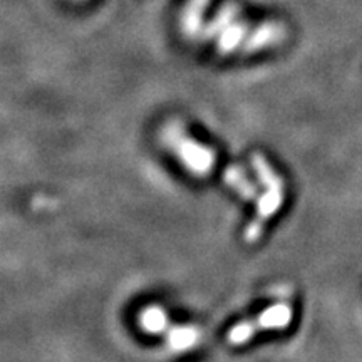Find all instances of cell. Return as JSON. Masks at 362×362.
<instances>
[{
  "mask_svg": "<svg viewBox=\"0 0 362 362\" xmlns=\"http://www.w3.org/2000/svg\"><path fill=\"white\" fill-rule=\"evenodd\" d=\"M287 37V27L279 21L253 22L240 7L226 2L211 17H205L189 42L210 45L220 56H250L280 45Z\"/></svg>",
  "mask_w": 362,
  "mask_h": 362,
  "instance_id": "cell-1",
  "label": "cell"
},
{
  "mask_svg": "<svg viewBox=\"0 0 362 362\" xmlns=\"http://www.w3.org/2000/svg\"><path fill=\"white\" fill-rule=\"evenodd\" d=\"M223 180L230 188L235 189V192H237L242 198H245V200H255L257 194H259L257 193L255 185L248 180L245 171L237 165L226 166L223 170Z\"/></svg>",
  "mask_w": 362,
  "mask_h": 362,
  "instance_id": "cell-7",
  "label": "cell"
},
{
  "mask_svg": "<svg viewBox=\"0 0 362 362\" xmlns=\"http://www.w3.org/2000/svg\"><path fill=\"white\" fill-rule=\"evenodd\" d=\"M160 141L181 166L197 178H206L216 166L215 151L194 139L187 126L176 117L166 121L160 129Z\"/></svg>",
  "mask_w": 362,
  "mask_h": 362,
  "instance_id": "cell-2",
  "label": "cell"
},
{
  "mask_svg": "<svg viewBox=\"0 0 362 362\" xmlns=\"http://www.w3.org/2000/svg\"><path fill=\"white\" fill-rule=\"evenodd\" d=\"M292 307L284 304V302H279V304L267 307L257 317L235 324L228 330V334H226V341L232 344V346H243V344L252 341L262 330L287 329L292 322Z\"/></svg>",
  "mask_w": 362,
  "mask_h": 362,
  "instance_id": "cell-4",
  "label": "cell"
},
{
  "mask_svg": "<svg viewBox=\"0 0 362 362\" xmlns=\"http://www.w3.org/2000/svg\"><path fill=\"white\" fill-rule=\"evenodd\" d=\"M252 166L255 170L257 178L262 185H264L265 192L259 198V205H257L255 216L250 223L247 225L245 232H243V238L248 243H255L260 238L264 226L272 216L282 208L285 200V185L284 178L277 171L272 168V165L267 161L265 156L260 153H253L252 155Z\"/></svg>",
  "mask_w": 362,
  "mask_h": 362,
  "instance_id": "cell-3",
  "label": "cell"
},
{
  "mask_svg": "<svg viewBox=\"0 0 362 362\" xmlns=\"http://www.w3.org/2000/svg\"><path fill=\"white\" fill-rule=\"evenodd\" d=\"M76 2H84V0H76Z\"/></svg>",
  "mask_w": 362,
  "mask_h": 362,
  "instance_id": "cell-9",
  "label": "cell"
},
{
  "mask_svg": "<svg viewBox=\"0 0 362 362\" xmlns=\"http://www.w3.org/2000/svg\"><path fill=\"white\" fill-rule=\"evenodd\" d=\"M211 0H187L180 13V30L183 37L192 40L206 17Z\"/></svg>",
  "mask_w": 362,
  "mask_h": 362,
  "instance_id": "cell-5",
  "label": "cell"
},
{
  "mask_svg": "<svg viewBox=\"0 0 362 362\" xmlns=\"http://www.w3.org/2000/svg\"><path fill=\"white\" fill-rule=\"evenodd\" d=\"M138 320L144 332H149V334L165 332V330H168V325H170L168 315H166L165 309L160 305L144 307V309L139 312Z\"/></svg>",
  "mask_w": 362,
  "mask_h": 362,
  "instance_id": "cell-8",
  "label": "cell"
},
{
  "mask_svg": "<svg viewBox=\"0 0 362 362\" xmlns=\"http://www.w3.org/2000/svg\"><path fill=\"white\" fill-rule=\"evenodd\" d=\"M200 342V330L194 325H175L166 332V344L175 352H188Z\"/></svg>",
  "mask_w": 362,
  "mask_h": 362,
  "instance_id": "cell-6",
  "label": "cell"
}]
</instances>
